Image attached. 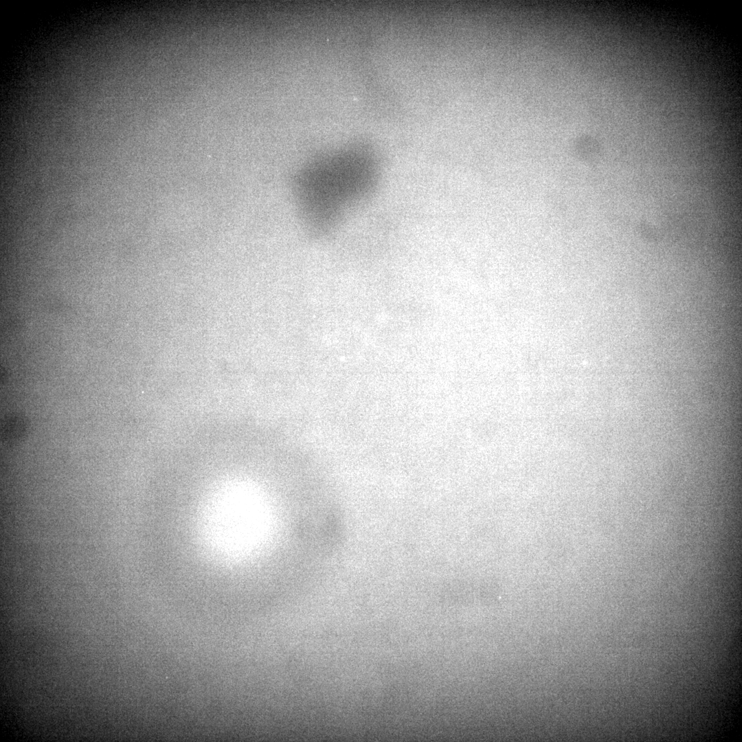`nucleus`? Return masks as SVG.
I'll return each instance as SVG.
<instances>
[{
  "label": "nucleus",
  "mask_w": 742,
  "mask_h": 742,
  "mask_svg": "<svg viewBox=\"0 0 742 742\" xmlns=\"http://www.w3.org/2000/svg\"><path fill=\"white\" fill-rule=\"evenodd\" d=\"M384 168L363 158L341 166L303 168L297 196L306 223L313 228L334 225L342 210L368 201L382 181Z\"/></svg>",
  "instance_id": "1"
}]
</instances>
